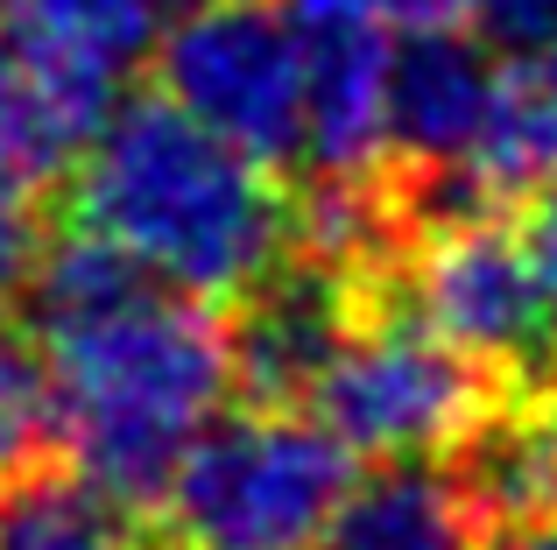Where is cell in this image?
<instances>
[{"label":"cell","instance_id":"obj_6","mask_svg":"<svg viewBox=\"0 0 557 550\" xmlns=\"http://www.w3.org/2000/svg\"><path fill=\"white\" fill-rule=\"evenodd\" d=\"M149 64L163 78L156 99L212 127L219 141L261 163H297L311 36L289 0H177Z\"/></svg>","mask_w":557,"mask_h":550},{"label":"cell","instance_id":"obj_16","mask_svg":"<svg viewBox=\"0 0 557 550\" xmlns=\"http://www.w3.org/2000/svg\"><path fill=\"white\" fill-rule=\"evenodd\" d=\"M50 445V396H42V367L22 346H0V473L28 466Z\"/></svg>","mask_w":557,"mask_h":550},{"label":"cell","instance_id":"obj_19","mask_svg":"<svg viewBox=\"0 0 557 550\" xmlns=\"http://www.w3.org/2000/svg\"><path fill=\"white\" fill-rule=\"evenodd\" d=\"M36 254H42L36 212H28V198L14 191V184H0V311H8V303H22Z\"/></svg>","mask_w":557,"mask_h":550},{"label":"cell","instance_id":"obj_14","mask_svg":"<svg viewBox=\"0 0 557 550\" xmlns=\"http://www.w3.org/2000/svg\"><path fill=\"white\" fill-rule=\"evenodd\" d=\"M85 127H92V113L71 107L22 57V42L0 28V184L28 191L36 177H57L85 141Z\"/></svg>","mask_w":557,"mask_h":550},{"label":"cell","instance_id":"obj_8","mask_svg":"<svg viewBox=\"0 0 557 550\" xmlns=\"http://www.w3.org/2000/svg\"><path fill=\"white\" fill-rule=\"evenodd\" d=\"M360 311V275L325 262V254H289L240 297V317L226 325L233 339V382L255 388L261 402L311 396L318 367L332 360L339 332Z\"/></svg>","mask_w":557,"mask_h":550},{"label":"cell","instance_id":"obj_17","mask_svg":"<svg viewBox=\"0 0 557 550\" xmlns=\"http://www.w3.org/2000/svg\"><path fill=\"white\" fill-rule=\"evenodd\" d=\"M311 22H354L374 36H409V28H451L473 14V0H289Z\"/></svg>","mask_w":557,"mask_h":550},{"label":"cell","instance_id":"obj_15","mask_svg":"<svg viewBox=\"0 0 557 550\" xmlns=\"http://www.w3.org/2000/svg\"><path fill=\"white\" fill-rule=\"evenodd\" d=\"M508 92H516L522 177H557V36L530 57H508Z\"/></svg>","mask_w":557,"mask_h":550},{"label":"cell","instance_id":"obj_11","mask_svg":"<svg viewBox=\"0 0 557 550\" xmlns=\"http://www.w3.org/2000/svg\"><path fill=\"white\" fill-rule=\"evenodd\" d=\"M311 85H304V141L297 170H311L318 184H374V170L388 163L381 141V57L388 36L354 22H311Z\"/></svg>","mask_w":557,"mask_h":550},{"label":"cell","instance_id":"obj_2","mask_svg":"<svg viewBox=\"0 0 557 550\" xmlns=\"http://www.w3.org/2000/svg\"><path fill=\"white\" fill-rule=\"evenodd\" d=\"M71 220L141 283L240 303L297 254V205L275 163L219 141L170 99H113L71 149Z\"/></svg>","mask_w":557,"mask_h":550},{"label":"cell","instance_id":"obj_18","mask_svg":"<svg viewBox=\"0 0 557 550\" xmlns=\"http://www.w3.org/2000/svg\"><path fill=\"white\" fill-rule=\"evenodd\" d=\"M466 28L502 57H530L536 42L557 36V0H473Z\"/></svg>","mask_w":557,"mask_h":550},{"label":"cell","instance_id":"obj_3","mask_svg":"<svg viewBox=\"0 0 557 550\" xmlns=\"http://www.w3.org/2000/svg\"><path fill=\"white\" fill-rule=\"evenodd\" d=\"M354 459L311 410H219L156 495L177 550H318Z\"/></svg>","mask_w":557,"mask_h":550},{"label":"cell","instance_id":"obj_4","mask_svg":"<svg viewBox=\"0 0 557 550\" xmlns=\"http://www.w3.org/2000/svg\"><path fill=\"white\" fill-rule=\"evenodd\" d=\"M381 141L423 177L431 212H466L522 191L516 92L508 57L487 50L466 22L388 36L381 57Z\"/></svg>","mask_w":557,"mask_h":550},{"label":"cell","instance_id":"obj_12","mask_svg":"<svg viewBox=\"0 0 557 550\" xmlns=\"http://www.w3.org/2000/svg\"><path fill=\"white\" fill-rule=\"evenodd\" d=\"M466 487L494 523H550L557 515V396L487 402L466 430Z\"/></svg>","mask_w":557,"mask_h":550},{"label":"cell","instance_id":"obj_10","mask_svg":"<svg viewBox=\"0 0 557 550\" xmlns=\"http://www.w3.org/2000/svg\"><path fill=\"white\" fill-rule=\"evenodd\" d=\"M480 515L466 473L445 459H368V473H346L339 501L325 515L318 550H480Z\"/></svg>","mask_w":557,"mask_h":550},{"label":"cell","instance_id":"obj_21","mask_svg":"<svg viewBox=\"0 0 557 550\" xmlns=\"http://www.w3.org/2000/svg\"><path fill=\"white\" fill-rule=\"evenodd\" d=\"M480 550H557V515L550 523H508V537H494Z\"/></svg>","mask_w":557,"mask_h":550},{"label":"cell","instance_id":"obj_7","mask_svg":"<svg viewBox=\"0 0 557 550\" xmlns=\"http://www.w3.org/2000/svg\"><path fill=\"white\" fill-rule=\"evenodd\" d=\"M403 311L487 374H522L557 346L530 240L494 205L431 212V234L403 254Z\"/></svg>","mask_w":557,"mask_h":550},{"label":"cell","instance_id":"obj_9","mask_svg":"<svg viewBox=\"0 0 557 550\" xmlns=\"http://www.w3.org/2000/svg\"><path fill=\"white\" fill-rule=\"evenodd\" d=\"M170 14L177 0H0V22L22 42V57L92 121L156 57Z\"/></svg>","mask_w":557,"mask_h":550},{"label":"cell","instance_id":"obj_13","mask_svg":"<svg viewBox=\"0 0 557 550\" xmlns=\"http://www.w3.org/2000/svg\"><path fill=\"white\" fill-rule=\"evenodd\" d=\"M0 550H141L135 523L85 473H0Z\"/></svg>","mask_w":557,"mask_h":550},{"label":"cell","instance_id":"obj_1","mask_svg":"<svg viewBox=\"0 0 557 550\" xmlns=\"http://www.w3.org/2000/svg\"><path fill=\"white\" fill-rule=\"evenodd\" d=\"M22 303L50 396V438L71 452V473L121 509H156L177 459L219 410H233L240 382L226 317L141 283L85 234L36 254Z\"/></svg>","mask_w":557,"mask_h":550},{"label":"cell","instance_id":"obj_5","mask_svg":"<svg viewBox=\"0 0 557 550\" xmlns=\"http://www.w3.org/2000/svg\"><path fill=\"white\" fill-rule=\"evenodd\" d=\"M304 402L346 459H445L487 410V367L409 311H354Z\"/></svg>","mask_w":557,"mask_h":550},{"label":"cell","instance_id":"obj_20","mask_svg":"<svg viewBox=\"0 0 557 550\" xmlns=\"http://www.w3.org/2000/svg\"><path fill=\"white\" fill-rule=\"evenodd\" d=\"M530 262H536V283H544V303H550V339H557V191L536 205V220H530Z\"/></svg>","mask_w":557,"mask_h":550}]
</instances>
